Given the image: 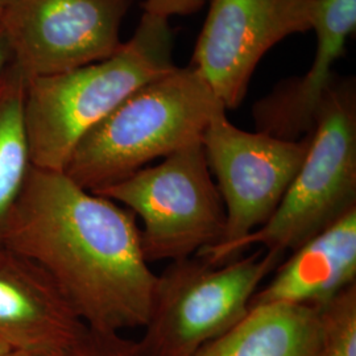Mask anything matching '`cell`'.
<instances>
[{"label": "cell", "mask_w": 356, "mask_h": 356, "mask_svg": "<svg viewBox=\"0 0 356 356\" xmlns=\"http://www.w3.org/2000/svg\"><path fill=\"white\" fill-rule=\"evenodd\" d=\"M136 216L64 172L31 166L1 244L44 269L91 329L144 327L157 275Z\"/></svg>", "instance_id": "1"}, {"label": "cell", "mask_w": 356, "mask_h": 356, "mask_svg": "<svg viewBox=\"0 0 356 356\" xmlns=\"http://www.w3.org/2000/svg\"><path fill=\"white\" fill-rule=\"evenodd\" d=\"M173 67L169 20L144 13L132 38L110 57L26 82L31 165L64 172L85 135L131 94Z\"/></svg>", "instance_id": "2"}, {"label": "cell", "mask_w": 356, "mask_h": 356, "mask_svg": "<svg viewBox=\"0 0 356 356\" xmlns=\"http://www.w3.org/2000/svg\"><path fill=\"white\" fill-rule=\"evenodd\" d=\"M226 108L191 66H175L131 94L78 143L64 173L97 193L198 143Z\"/></svg>", "instance_id": "3"}, {"label": "cell", "mask_w": 356, "mask_h": 356, "mask_svg": "<svg viewBox=\"0 0 356 356\" xmlns=\"http://www.w3.org/2000/svg\"><path fill=\"white\" fill-rule=\"evenodd\" d=\"M285 254L257 250L222 266L201 256L170 261L157 281L139 356H194L248 313Z\"/></svg>", "instance_id": "4"}, {"label": "cell", "mask_w": 356, "mask_h": 356, "mask_svg": "<svg viewBox=\"0 0 356 356\" xmlns=\"http://www.w3.org/2000/svg\"><path fill=\"white\" fill-rule=\"evenodd\" d=\"M356 209V91L338 78L310 135L305 159L275 214L236 243L226 263L251 245L288 254Z\"/></svg>", "instance_id": "5"}, {"label": "cell", "mask_w": 356, "mask_h": 356, "mask_svg": "<svg viewBox=\"0 0 356 356\" xmlns=\"http://www.w3.org/2000/svg\"><path fill=\"white\" fill-rule=\"evenodd\" d=\"M97 194L140 218L141 250L148 263L195 256L219 242L225 231V204L201 141Z\"/></svg>", "instance_id": "6"}, {"label": "cell", "mask_w": 356, "mask_h": 356, "mask_svg": "<svg viewBox=\"0 0 356 356\" xmlns=\"http://www.w3.org/2000/svg\"><path fill=\"white\" fill-rule=\"evenodd\" d=\"M310 135L284 140L234 126L226 111L216 115L201 144L225 204L226 225L220 241L198 256L213 266L226 264L229 250L267 223L305 159Z\"/></svg>", "instance_id": "7"}, {"label": "cell", "mask_w": 356, "mask_h": 356, "mask_svg": "<svg viewBox=\"0 0 356 356\" xmlns=\"http://www.w3.org/2000/svg\"><path fill=\"white\" fill-rule=\"evenodd\" d=\"M132 0H11L0 20L26 82L102 61L123 44Z\"/></svg>", "instance_id": "8"}, {"label": "cell", "mask_w": 356, "mask_h": 356, "mask_svg": "<svg viewBox=\"0 0 356 356\" xmlns=\"http://www.w3.org/2000/svg\"><path fill=\"white\" fill-rule=\"evenodd\" d=\"M317 0H210L194 67L227 110L239 107L263 56L284 38L312 31Z\"/></svg>", "instance_id": "9"}, {"label": "cell", "mask_w": 356, "mask_h": 356, "mask_svg": "<svg viewBox=\"0 0 356 356\" xmlns=\"http://www.w3.org/2000/svg\"><path fill=\"white\" fill-rule=\"evenodd\" d=\"M86 325L49 275L0 243V342L26 356H51Z\"/></svg>", "instance_id": "10"}, {"label": "cell", "mask_w": 356, "mask_h": 356, "mask_svg": "<svg viewBox=\"0 0 356 356\" xmlns=\"http://www.w3.org/2000/svg\"><path fill=\"white\" fill-rule=\"evenodd\" d=\"M356 28V0H317L312 31L317 49L305 76L281 83L254 103L257 131L284 140H300L314 129L319 110L335 81V63Z\"/></svg>", "instance_id": "11"}, {"label": "cell", "mask_w": 356, "mask_h": 356, "mask_svg": "<svg viewBox=\"0 0 356 356\" xmlns=\"http://www.w3.org/2000/svg\"><path fill=\"white\" fill-rule=\"evenodd\" d=\"M254 293L250 307L291 304L322 310L356 284V209L301 244Z\"/></svg>", "instance_id": "12"}, {"label": "cell", "mask_w": 356, "mask_h": 356, "mask_svg": "<svg viewBox=\"0 0 356 356\" xmlns=\"http://www.w3.org/2000/svg\"><path fill=\"white\" fill-rule=\"evenodd\" d=\"M321 339L318 310L267 304L248 313L194 356H316Z\"/></svg>", "instance_id": "13"}, {"label": "cell", "mask_w": 356, "mask_h": 356, "mask_svg": "<svg viewBox=\"0 0 356 356\" xmlns=\"http://www.w3.org/2000/svg\"><path fill=\"white\" fill-rule=\"evenodd\" d=\"M24 94L26 79L11 61L0 73V242L32 166Z\"/></svg>", "instance_id": "14"}, {"label": "cell", "mask_w": 356, "mask_h": 356, "mask_svg": "<svg viewBox=\"0 0 356 356\" xmlns=\"http://www.w3.org/2000/svg\"><path fill=\"white\" fill-rule=\"evenodd\" d=\"M319 317L316 356H356V284L319 310Z\"/></svg>", "instance_id": "15"}, {"label": "cell", "mask_w": 356, "mask_h": 356, "mask_svg": "<svg viewBox=\"0 0 356 356\" xmlns=\"http://www.w3.org/2000/svg\"><path fill=\"white\" fill-rule=\"evenodd\" d=\"M51 356H139L138 342L120 332L85 326L70 343Z\"/></svg>", "instance_id": "16"}, {"label": "cell", "mask_w": 356, "mask_h": 356, "mask_svg": "<svg viewBox=\"0 0 356 356\" xmlns=\"http://www.w3.org/2000/svg\"><path fill=\"white\" fill-rule=\"evenodd\" d=\"M210 0H144V13L170 20L172 16L197 13Z\"/></svg>", "instance_id": "17"}, {"label": "cell", "mask_w": 356, "mask_h": 356, "mask_svg": "<svg viewBox=\"0 0 356 356\" xmlns=\"http://www.w3.org/2000/svg\"><path fill=\"white\" fill-rule=\"evenodd\" d=\"M10 63H11V51L7 45L3 29L0 26V73Z\"/></svg>", "instance_id": "18"}, {"label": "cell", "mask_w": 356, "mask_h": 356, "mask_svg": "<svg viewBox=\"0 0 356 356\" xmlns=\"http://www.w3.org/2000/svg\"><path fill=\"white\" fill-rule=\"evenodd\" d=\"M10 1H11V0H0V20H1L3 15L6 13V10H7L8 4H10Z\"/></svg>", "instance_id": "19"}, {"label": "cell", "mask_w": 356, "mask_h": 356, "mask_svg": "<svg viewBox=\"0 0 356 356\" xmlns=\"http://www.w3.org/2000/svg\"><path fill=\"white\" fill-rule=\"evenodd\" d=\"M0 356H26L24 354H22V353H17V351H13V350H6V351H3Z\"/></svg>", "instance_id": "20"}, {"label": "cell", "mask_w": 356, "mask_h": 356, "mask_svg": "<svg viewBox=\"0 0 356 356\" xmlns=\"http://www.w3.org/2000/svg\"><path fill=\"white\" fill-rule=\"evenodd\" d=\"M6 350H10V348H7V347H6V346H4V344L1 343V342H0V354H1V353H3V351H6Z\"/></svg>", "instance_id": "21"}]
</instances>
